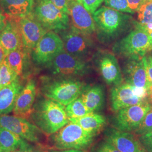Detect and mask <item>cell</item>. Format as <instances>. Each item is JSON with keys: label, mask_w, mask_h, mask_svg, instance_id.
Listing matches in <instances>:
<instances>
[{"label": "cell", "mask_w": 152, "mask_h": 152, "mask_svg": "<svg viewBox=\"0 0 152 152\" xmlns=\"http://www.w3.org/2000/svg\"><path fill=\"white\" fill-rule=\"evenodd\" d=\"M129 7L134 12L137 11L145 0H127Z\"/></svg>", "instance_id": "obj_37"}, {"label": "cell", "mask_w": 152, "mask_h": 152, "mask_svg": "<svg viewBox=\"0 0 152 152\" xmlns=\"http://www.w3.org/2000/svg\"><path fill=\"white\" fill-rule=\"evenodd\" d=\"M37 152H44V151H43V149H42H42H41L40 150H39L38 151H37Z\"/></svg>", "instance_id": "obj_43"}, {"label": "cell", "mask_w": 152, "mask_h": 152, "mask_svg": "<svg viewBox=\"0 0 152 152\" xmlns=\"http://www.w3.org/2000/svg\"><path fill=\"white\" fill-rule=\"evenodd\" d=\"M33 13L48 31L61 32L70 27L68 15L61 11L50 0H35Z\"/></svg>", "instance_id": "obj_6"}, {"label": "cell", "mask_w": 152, "mask_h": 152, "mask_svg": "<svg viewBox=\"0 0 152 152\" xmlns=\"http://www.w3.org/2000/svg\"><path fill=\"white\" fill-rule=\"evenodd\" d=\"M35 0H0V7L6 16L20 18L33 12Z\"/></svg>", "instance_id": "obj_21"}, {"label": "cell", "mask_w": 152, "mask_h": 152, "mask_svg": "<svg viewBox=\"0 0 152 152\" xmlns=\"http://www.w3.org/2000/svg\"><path fill=\"white\" fill-rule=\"evenodd\" d=\"M139 23L142 25L152 24V0H145L137 10Z\"/></svg>", "instance_id": "obj_28"}, {"label": "cell", "mask_w": 152, "mask_h": 152, "mask_svg": "<svg viewBox=\"0 0 152 152\" xmlns=\"http://www.w3.org/2000/svg\"><path fill=\"white\" fill-rule=\"evenodd\" d=\"M61 11L69 15L71 0H50Z\"/></svg>", "instance_id": "obj_35"}, {"label": "cell", "mask_w": 152, "mask_h": 152, "mask_svg": "<svg viewBox=\"0 0 152 152\" xmlns=\"http://www.w3.org/2000/svg\"><path fill=\"white\" fill-rule=\"evenodd\" d=\"M136 29L114 44L113 51L127 59L142 58L147 52L152 50V38L149 33L134 22Z\"/></svg>", "instance_id": "obj_3"}, {"label": "cell", "mask_w": 152, "mask_h": 152, "mask_svg": "<svg viewBox=\"0 0 152 152\" xmlns=\"http://www.w3.org/2000/svg\"><path fill=\"white\" fill-rule=\"evenodd\" d=\"M29 118L46 135L54 134L69 122L65 106L48 98L33 105Z\"/></svg>", "instance_id": "obj_2"}, {"label": "cell", "mask_w": 152, "mask_h": 152, "mask_svg": "<svg viewBox=\"0 0 152 152\" xmlns=\"http://www.w3.org/2000/svg\"><path fill=\"white\" fill-rule=\"evenodd\" d=\"M91 14H94L103 4L104 0H76Z\"/></svg>", "instance_id": "obj_31"}, {"label": "cell", "mask_w": 152, "mask_h": 152, "mask_svg": "<svg viewBox=\"0 0 152 152\" xmlns=\"http://www.w3.org/2000/svg\"><path fill=\"white\" fill-rule=\"evenodd\" d=\"M123 73L126 82L135 87L148 90L152 85L147 75L142 58L126 60Z\"/></svg>", "instance_id": "obj_16"}, {"label": "cell", "mask_w": 152, "mask_h": 152, "mask_svg": "<svg viewBox=\"0 0 152 152\" xmlns=\"http://www.w3.org/2000/svg\"><path fill=\"white\" fill-rule=\"evenodd\" d=\"M18 76L16 72L10 67L6 58L0 65V89L14 81Z\"/></svg>", "instance_id": "obj_27"}, {"label": "cell", "mask_w": 152, "mask_h": 152, "mask_svg": "<svg viewBox=\"0 0 152 152\" xmlns=\"http://www.w3.org/2000/svg\"><path fill=\"white\" fill-rule=\"evenodd\" d=\"M106 6L122 12L134 14L129 7L127 0H104Z\"/></svg>", "instance_id": "obj_29"}, {"label": "cell", "mask_w": 152, "mask_h": 152, "mask_svg": "<svg viewBox=\"0 0 152 152\" xmlns=\"http://www.w3.org/2000/svg\"><path fill=\"white\" fill-rule=\"evenodd\" d=\"M7 22V16L0 7V34L4 29Z\"/></svg>", "instance_id": "obj_38"}, {"label": "cell", "mask_w": 152, "mask_h": 152, "mask_svg": "<svg viewBox=\"0 0 152 152\" xmlns=\"http://www.w3.org/2000/svg\"><path fill=\"white\" fill-rule=\"evenodd\" d=\"M93 152H121L108 141H102L98 144Z\"/></svg>", "instance_id": "obj_32"}, {"label": "cell", "mask_w": 152, "mask_h": 152, "mask_svg": "<svg viewBox=\"0 0 152 152\" xmlns=\"http://www.w3.org/2000/svg\"><path fill=\"white\" fill-rule=\"evenodd\" d=\"M95 61L100 75L108 85L116 86L122 84V73L114 55L109 52H103L98 54Z\"/></svg>", "instance_id": "obj_13"}, {"label": "cell", "mask_w": 152, "mask_h": 152, "mask_svg": "<svg viewBox=\"0 0 152 152\" xmlns=\"http://www.w3.org/2000/svg\"><path fill=\"white\" fill-rule=\"evenodd\" d=\"M152 109V105L148 100L121 109L117 112L113 120L115 129L125 132H135L147 113Z\"/></svg>", "instance_id": "obj_7"}, {"label": "cell", "mask_w": 152, "mask_h": 152, "mask_svg": "<svg viewBox=\"0 0 152 152\" xmlns=\"http://www.w3.org/2000/svg\"><path fill=\"white\" fill-rule=\"evenodd\" d=\"M92 17L98 39L103 43L116 40L127 32L134 23L130 15L106 6L98 9L92 14Z\"/></svg>", "instance_id": "obj_1"}, {"label": "cell", "mask_w": 152, "mask_h": 152, "mask_svg": "<svg viewBox=\"0 0 152 152\" xmlns=\"http://www.w3.org/2000/svg\"><path fill=\"white\" fill-rule=\"evenodd\" d=\"M25 139L11 131L0 126L1 152H12L21 145Z\"/></svg>", "instance_id": "obj_24"}, {"label": "cell", "mask_w": 152, "mask_h": 152, "mask_svg": "<svg viewBox=\"0 0 152 152\" xmlns=\"http://www.w3.org/2000/svg\"><path fill=\"white\" fill-rule=\"evenodd\" d=\"M81 98L90 112L100 110L103 107L105 100L103 86L99 85L85 86Z\"/></svg>", "instance_id": "obj_22"}, {"label": "cell", "mask_w": 152, "mask_h": 152, "mask_svg": "<svg viewBox=\"0 0 152 152\" xmlns=\"http://www.w3.org/2000/svg\"><path fill=\"white\" fill-rule=\"evenodd\" d=\"M152 130V109L147 113L137 130L134 132L136 134V135L141 136Z\"/></svg>", "instance_id": "obj_30"}, {"label": "cell", "mask_w": 152, "mask_h": 152, "mask_svg": "<svg viewBox=\"0 0 152 152\" xmlns=\"http://www.w3.org/2000/svg\"><path fill=\"white\" fill-rule=\"evenodd\" d=\"M9 53L6 51L5 49L0 44V65L5 60Z\"/></svg>", "instance_id": "obj_39"}, {"label": "cell", "mask_w": 152, "mask_h": 152, "mask_svg": "<svg viewBox=\"0 0 152 152\" xmlns=\"http://www.w3.org/2000/svg\"><path fill=\"white\" fill-rule=\"evenodd\" d=\"M64 50L61 38L55 32L48 31L33 50V60L39 64L48 65Z\"/></svg>", "instance_id": "obj_11"}, {"label": "cell", "mask_w": 152, "mask_h": 152, "mask_svg": "<svg viewBox=\"0 0 152 152\" xmlns=\"http://www.w3.org/2000/svg\"><path fill=\"white\" fill-rule=\"evenodd\" d=\"M0 126L11 131L27 141L35 143H39L44 134L37 126L27 118L16 115H0Z\"/></svg>", "instance_id": "obj_10"}, {"label": "cell", "mask_w": 152, "mask_h": 152, "mask_svg": "<svg viewBox=\"0 0 152 152\" xmlns=\"http://www.w3.org/2000/svg\"><path fill=\"white\" fill-rule=\"evenodd\" d=\"M0 152H1V147H0Z\"/></svg>", "instance_id": "obj_44"}, {"label": "cell", "mask_w": 152, "mask_h": 152, "mask_svg": "<svg viewBox=\"0 0 152 152\" xmlns=\"http://www.w3.org/2000/svg\"><path fill=\"white\" fill-rule=\"evenodd\" d=\"M42 148L40 146H34L25 140L20 147L12 152H37Z\"/></svg>", "instance_id": "obj_34"}, {"label": "cell", "mask_w": 152, "mask_h": 152, "mask_svg": "<svg viewBox=\"0 0 152 152\" xmlns=\"http://www.w3.org/2000/svg\"><path fill=\"white\" fill-rule=\"evenodd\" d=\"M60 33L64 49L67 53L84 60L91 55L94 43L89 35L82 33L73 26Z\"/></svg>", "instance_id": "obj_9"}, {"label": "cell", "mask_w": 152, "mask_h": 152, "mask_svg": "<svg viewBox=\"0 0 152 152\" xmlns=\"http://www.w3.org/2000/svg\"><path fill=\"white\" fill-rule=\"evenodd\" d=\"M19 24L23 48L26 51L33 50L41 38L48 32L38 22L33 12L19 18Z\"/></svg>", "instance_id": "obj_12"}, {"label": "cell", "mask_w": 152, "mask_h": 152, "mask_svg": "<svg viewBox=\"0 0 152 152\" xmlns=\"http://www.w3.org/2000/svg\"><path fill=\"white\" fill-rule=\"evenodd\" d=\"M72 25L82 33L90 35L96 31L95 21L91 13L76 0H71L69 14Z\"/></svg>", "instance_id": "obj_17"}, {"label": "cell", "mask_w": 152, "mask_h": 152, "mask_svg": "<svg viewBox=\"0 0 152 152\" xmlns=\"http://www.w3.org/2000/svg\"><path fill=\"white\" fill-rule=\"evenodd\" d=\"M23 87L18 77L0 89V115L7 114L14 108L16 99Z\"/></svg>", "instance_id": "obj_20"}, {"label": "cell", "mask_w": 152, "mask_h": 152, "mask_svg": "<svg viewBox=\"0 0 152 152\" xmlns=\"http://www.w3.org/2000/svg\"><path fill=\"white\" fill-rule=\"evenodd\" d=\"M37 93L36 85L31 80L23 87L16 99L13 110L15 115L25 118H29Z\"/></svg>", "instance_id": "obj_19"}, {"label": "cell", "mask_w": 152, "mask_h": 152, "mask_svg": "<svg viewBox=\"0 0 152 152\" xmlns=\"http://www.w3.org/2000/svg\"><path fill=\"white\" fill-rule=\"evenodd\" d=\"M148 98H149V103H151L152 106V94L148 95Z\"/></svg>", "instance_id": "obj_41"}, {"label": "cell", "mask_w": 152, "mask_h": 152, "mask_svg": "<svg viewBox=\"0 0 152 152\" xmlns=\"http://www.w3.org/2000/svg\"><path fill=\"white\" fill-rule=\"evenodd\" d=\"M104 135V140L111 143L121 152H147L139 139L131 132L109 128Z\"/></svg>", "instance_id": "obj_14"}, {"label": "cell", "mask_w": 152, "mask_h": 152, "mask_svg": "<svg viewBox=\"0 0 152 152\" xmlns=\"http://www.w3.org/2000/svg\"><path fill=\"white\" fill-rule=\"evenodd\" d=\"M47 65L54 75L61 77L83 76L89 71L86 60L73 56L64 49Z\"/></svg>", "instance_id": "obj_8"}, {"label": "cell", "mask_w": 152, "mask_h": 152, "mask_svg": "<svg viewBox=\"0 0 152 152\" xmlns=\"http://www.w3.org/2000/svg\"><path fill=\"white\" fill-rule=\"evenodd\" d=\"M24 48L11 51L7 55L6 59L11 68L15 71L18 76L21 75L23 72L24 61L25 58Z\"/></svg>", "instance_id": "obj_25"}, {"label": "cell", "mask_w": 152, "mask_h": 152, "mask_svg": "<svg viewBox=\"0 0 152 152\" xmlns=\"http://www.w3.org/2000/svg\"><path fill=\"white\" fill-rule=\"evenodd\" d=\"M85 85L72 78L44 80L41 91L46 98L52 99L66 106L81 96Z\"/></svg>", "instance_id": "obj_5"}, {"label": "cell", "mask_w": 152, "mask_h": 152, "mask_svg": "<svg viewBox=\"0 0 152 152\" xmlns=\"http://www.w3.org/2000/svg\"><path fill=\"white\" fill-rule=\"evenodd\" d=\"M65 112L69 118H78L91 113L86 107L81 98H77L68 104L65 107Z\"/></svg>", "instance_id": "obj_26"}, {"label": "cell", "mask_w": 152, "mask_h": 152, "mask_svg": "<svg viewBox=\"0 0 152 152\" xmlns=\"http://www.w3.org/2000/svg\"><path fill=\"white\" fill-rule=\"evenodd\" d=\"M148 33H149V36H151V37L152 38V31H151V32H148Z\"/></svg>", "instance_id": "obj_42"}, {"label": "cell", "mask_w": 152, "mask_h": 152, "mask_svg": "<svg viewBox=\"0 0 152 152\" xmlns=\"http://www.w3.org/2000/svg\"><path fill=\"white\" fill-rule=\"evenodd\" d=\"M142 61L145 65L147 75L148 76L149 80L152 83V56L149 55L148 56H144L142 57Z\"/></svg>", "instance_id": "obj_36"}, {"label": "cell", "mask_w": 152, "mask_h": 152, "mask_svg": "<svg viewBox=\"0 0 152 152\" xmlns=\"http://www.w3.org/2000/svg\"><path fill=\"white\" fill-rule=\"evenodd\" d=\"M69 121L79 125L86 131L96 135L106 125L107 119L102 114L91 112L81 117L70 118Z\"/></svg>", "instance_id": "obj_23"}, {"label": "cell", "mask_w": 152, "mask_h": 152, "mask_svg": "<svg viewBox=\"0 0 152 152\" xmlns=\"http://www.w3.org/2000/svg\"><path fill=\"white\" fill-rule=\"evenodd\" d=\"M51 152H85L84 150H79V149H66L59 151H53Z\"/></svg>", "instance_id": "obj_40"}, {"label": "cell", "mask_w": 152, "mask_h": 152, "mask_svg": "<svg viewBox=\"0 0 152 152\" xmlns=\"http://www.w3.org/2000/svg\"><path fill=\"white\" fill-rule=\"evenodd\" d=\"M112 108L115 112L130 106L142 103L148 100L140 98L136 92V87L128 83L114 86L110 92Z\"/></svg>", "instance_id": "obj_15"}, {"label": "cell", "mask_w": 152, "mask_h": 152, "mask_svg": "<svg viewBox=\"0 0 152 152\" xmlns=\"http://www.w3.org/2000/svg\"><path fill=\"white\" fill-rule=\"evenodd\" d=\"M96 135L83 130L79 125L69 122L50 136L52 147L59 151L85 150L91 145Z\"/></svg>", "instance_id": "obj_4"}, {"label": "cell", "mask_w": 152, "mask_h": 152, "mask_svg": "<svg viewBox=\"0 0 152 152\" xmlns=\"http://www.w3.org/2000/svg\"><path fill=\"white\" fill-rule=\"evenodd\" d=\"M139 139L147 152H152V130L139 136Z\"/></svg>", "instance_id": "obj_33"}, {"label": "cell", "mask_w": 152, "mask_h": 152, "mask_svg": "<svg viewBox=\"0 0 152 152\" xmlns=\"http://www.w3.org/2000/svg\"><path fill=\"white\" fill-rule=\"evenodd\" d=\"M7 16L6 26L0 34V44L9 53L23 48L19 27V18Z\"/></svg>", "instance_id": "obj_18"}]
</instances>
